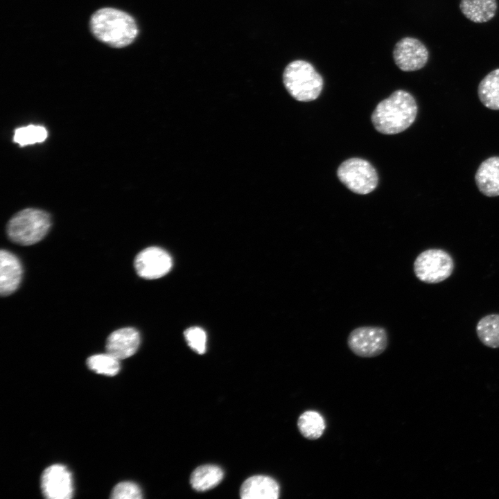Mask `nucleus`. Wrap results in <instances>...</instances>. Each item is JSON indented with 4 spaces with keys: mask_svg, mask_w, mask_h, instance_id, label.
Here are the masks:
<instances>
[{
    "mask_svg": "<svg viewBox=\"0 0 499 499\" xmlns=\"http://www.w3.org/2000/svg\"><path fill=\"white\" fill-rule=\"evenodd\" d=\"M111 498L113 499H141L143 498L140 487L132 482H121L113 489Z\"/></svg>",
    "mask_w": 499,
    "mask_h": 499,
    "instance_id": "obj_23",
    "label": "nucleus"
},
{
    "mask_svg": "<svg viewBox=\"0 0 499 499\" xmlns=\"http://www.w3.org/2000/svg\"><path fill=\"white\" fill-rule=\"evenodd\" d=\"M184 338L188 345L198 354H203L206 351L207 335L200 327L193 326L187 329L184 333Z\"/></svg>",
    "mask_w": 499,
    "mask_h": 499,
    "instance_id": "obj_22",
    "label": "nucleus"
},
{
    "mask_svg": "<svg viewBox=\"0 0 499 499\" xmlns=\"http://www.w3.org/2000/svg\"><path fill=\"white\" fill-rule=\"evenodd\" d=\"M134 268L142 278L155 279L166 275L171 269L170 254L158 247H149L141 251L134 259Z\"/></svg>",
    "mask_w": 499,
    "mask_h": 499,
    "instance_id": "obj_9",
    "label": "nucleus"
},
{
    "mask_svg": "<svg viewBox=\"0 0 499 499\" xmlns=\"http://www.w3.org/2000/svg\"><path fill=\"white\" fill-rule=\"evenodd\" d=\"M140 344V335L132 327L117 329L108 336L106 352L117 359L123 360L134 355Z\"/></svg>",
    "mask_w": 499,
    "mask_h": 499,
    "instance_id": "obj_11",
    "label": "nucleus"
},
{
    "mask_svg": "<svg viewBox=\"0 0 499 499\" xmlns=\"http://www.w3.org/2000/svg\"><path fill=\"white\" fill-rule=\"evenodd\" d=\"M47 135L48 133L44 127L29 125L17 128L14 133L13 141L21 146H25L43 142Z\"/></svg>",
    "mask_w": 499,
    "mask_h": 499,
    "instance_id": "obj_21",
    "label": "nucleus"
},
{
    "mask_svg": "<svg viewBox=\"0 0 499 499\" xmlns=\"http://www.w3.org/2000/svg\"><path fill=\"white\" fill-rule=\"evenodd\" d=\"M417 105L413 96L399 89L380 101L371 114L375 129L384 134H395L408 129L415 121Z\"/></svg>",
    "mask_w": 499,
    "mask_h": 499,
    "instance_id": "obj_1",
    "label": "nucleus"
},
{
    "mask_svg": "<svg viewBox=\"0 0 499 499\" xmlns=\"http://www.w3.org/2000/svg\"><path fill=\"white\" fill-rule=\"evenodd\" d=\"M280 487L272 478L263 475L250 477L244 481L240 489L242 499H277Z\"/></svg>",
    "mask_w": 499,
    "mask_h": 499,
    "instance_id": "obj_13",
    "label": "nucleus"
},
{
    "mask_svg": "<svg viewBox=\"0 0 499 499\" xmlns=\"http://www.w3.org/2000/svg\"><path fill=\"white\" fill-rule=\"evenodd\" d=\"M349 349L362 358H374L380 355L388 344L386 330L380 326H360L354 329L347 338Z\"/></svg>",
    "mask_w": 499,
    "mask_h": 499,
    "instance_id": "obj_7",
    "label": "nucleus"
},
{
    "mask_svg": "<svg viewBox=\"0 0 499 499\" xmlns=\"http://www.w3.org/2000/svg\"><path fill=\"white\" fill-rule=\"evenodd\" d=\"M87 365L94 372L109 376L116 375L120 370L119 360L107 352L89 357Z\"/></svg>",
    "mask_w": 499,
    "mask_h": 499,
    "instance_id": "obj_20",
    "label": "nucleus"
},
{
    "mask_svg": "<svg viewBox=\"0 0 499 499\" xmlns=\"http://www.w3.org/2000/svg\"><path fill=\"white\" fill-rule=\"evenodd\" d=\"M337 175L340 181L351 191L365 195L373 191L378 185V174L367 160L353 157L344 161L338 167Z\"/></svg>",
    "mask_w": 499,
    "mask_h": 499,
    "instance_id": "obj_6",
    "label": "nucleus"
},
{
    "mask_svg": "<svg viewBox=\"0 0 499 499\" xmlns=\"http://www.w3.org/2000/svg\"><path fill=\"white\" fill-rule=\"evenodd\" d=\"M479 191L487 197L499 195V157H491L483 161L475 175Z\"/></svg>",
    "mask_w": 499,
    "mask_h": 499,
    "instance_id": "obj_14",
    "label": "nucleus"
},
{
    "mask_svg": "<svg viewBox=\"0 0 499 499\" xmlns=\"http://www.w3.org/2000/svg\"><path fill=\"white\" fill-rule=\"evenodd\" d=\"M393 58L401 70L414 71L425 67L428 60L429 52L419 40L406 37L396 44Z\"/></svg>",
    "mask_w": 499,
    "mask_h": 499,
    "instance_id": "obj_8",
    "label": "nucleus"
},
{
    "mask_svg": "<svg viewBox=\"0 0 499 499\" xmlns=\"http://www.w3.org/2000/svg\"><path fill=\"white\" fill-rule=\"evenodd\" d=\"M41 489L48 499L71 498L73 490L71 472L62 464L47 467L41 476Z\"/></svg>",
    "mask_w": 499,
    "mask_h": 499,
    "instance_id": "obj_10",
    "label": "nucleus"
},
{
    "mask_svg": "<svg viewBox=\"0 0 499 499\" xmlns=\"http://www.w3.org/2000/svg\"><path fill=\"white\" fill-rule=\"evenodd\" d=\"M90 27L97 39L116 48L129 45L138 33L137 26L130 15L111 8L97 10L91 18Z\"/></svg>",
    "mask_w": 499,
    "mask_h": 499,
    "instance_id": "obj_2",
    "label": "nucleus"
},
{
    "mask_svg": "<svg viewBox=\"0 0 499 499\" xmlns=\"http://www.w3.org/2000/svg\"><path fill=\"white\" fill-rule=\"evenodd\" d=\"M478 95L486 107L499 110V68L482 78L478 87Z\"/></svg>",
    "mask_w": 499,
    "mask_h": 499,
    "instance_id": "obj_17",
    "label": "nucleus"
},
{
    "mask_svg": "<svg viewBox=\"0 0 499 499\" xmlns=\"http://www.w3.org/2000/svg\"><path fill=\"white\" fill-rule=\"evenodd\" d=\"M283 85L295 100L309 102L317 99L323 88V78L309 62L297 60L289 63L283 73Z\"/></svg>",
    "mask_w": 499,
    "mask_h": 499,
    "instance_id": "obj_3",
    "label": "nucleus"
},
{
    "mask_svg": "<svg viewBox=\"0 0 499 499\" xmlns=\"http://www.w3.org/2000/svg\"><path fill=\"white\" fill-rule=\"evenodd\" d=\"M51 225L49 213L38 209H25L8 221L7 235L15 243L30 245L40 241L48 233Z\"/></svg>",
    "mask_w": 499,
    "mask_h": 499,
    "instance_id": "obj_4",
    "label": "nucleus"
},
{
    "mask_svg": "<svg viewBox=\"0 0 499 499\" xmlns=\"http://www.w3.org/2000/svg\"><path fill=\"white\" fill-rule=\"evenodd\" d=\"M455 263L451 255L440 248H430L421 252L415 259L413 270L416 277L426 283H438L449 278Z\"/></svg>",
    "mask_w": 499,
    "mask_h": 499,
    "instance_id": "obj_5",
    "label": "nucleus"
},
{
    "mask_svg": "<svg viewBox=\"0 0 499 499\" xmlns=\"http://www.w3.org/2000/svg\"><path fill=\"white\" fill-rule=\"evenodd\" d=\"M462 13L475 23H484L496 15L498 3L496 0H460Z\"/></svg>",
    "mask_w": 499,
    "mask_h": 499,
    "instance_id": "obj_15",
    "label": "nucleus"
},
{
    "mask_svg": "<svg viewBox=\"0 0 499 499\" xmlns=\"http://www.w3.org/2000/svg\"><path fill=\"white\" fill-rule=\"evenodd\" d=\"M476 333L480 342L489 348H499V314L482 317L477 323Z\"/></svg>",
    "mask_w": 499,
    "mask_h": 499,
    "instance_id": "obj_18",
    "label": "nucleus"
},
{
    "mask_svg": "<svg viewBox=\"0 0 499 499\" xmlns=\"http://www.w3.org/2000/svg\"><path fill=\"white\" fill-rule=\"evenodd\" d=\"M297 428L304 438L315 440L322 437L326 425L323 417L319 412L307 410L298 417Z\"/></svg>",
    "mask_w": 499,
    "mask_h": 499,
    "instance_id": "obj_19",
    "label": "nucleus"
},
{
    "mask_svg": "<svg viewBox=\"0 0 499 499\" xmlns=\"http://www.w3.org/2000/svg\"><path fill=\"white\" fill-rule=\"evenodd\" d=\"M22 277V267L19 259L9 251L0 252V293L8 296L19 287Z\"/></svg>",
    "mask_w": 499,
    "mask_h": 499,
    "instance_id": "obj_12",
    "label": "nucleus"
},
{
    "mask_svg": "<svg viewBox=\"0 0 499 499\" xmlns=\"http://www.w3.org/2000/svg\"><path fill=\"white\" fill-rule=\"evenodd\" d=\"M222 469L213 464L202 465L191 475L190 483L198 491H205L216 487L222 480Z\"/></svg>",
    "mask_w": 499,
    "mask_h": 499,
    "instance_id": "obj_16",
    "label": "nucleus"
}]
</instances>
